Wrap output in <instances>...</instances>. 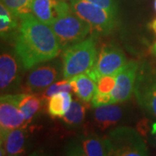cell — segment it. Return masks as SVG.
I'll list each match as a JSON object with an SVG mask.
<instances>
[{"label":"cell","mask_w":156,"mask_h":156,"mask_svg":"<svg viewBox=\"0 0 156 156\" xmlns=\"http://www.w3.org/2000/svg\"><path fill=\"white\" fill-rule=\"evenodd\" d=\"M19 19L14 48L23 69L29 70L56 58L62 49L50 25L41 22L31 12L20 16Z\"/></svg>","instance_id":"1"},{"label":"cell","mask_w":156,"mask_h":156,"mask_svg":"<svg viewBox=\"0 0 156 156\" xmlns=\"http://www.w3.org/2000/svg\"><path fill=\"white\" fill-rule=\"evenodd\" d=\"M97 56L95 35L66 48L62 55V77L69 79L80 74L89 72L94 67Z\"/></svg>","instance_id":"2"},{"label":"cell","mask_w":156,"mask_h":156,"mask_svg":"<svg viewBox=\"0 0 156 156\" xmlns=\"http://www.w3.org/2000/svg\"><path fill=\"white\" fill-rule=\"evenodd\" d=\"M69 4L72 11L89 23L95 35H108L115 30L117 15L87 0H71Z\"/></svg>","instance_id":"3"},{"label":"cell","mask_w":156,"mask_h":156,"mask_svg":"<svg viewBox=\"0 0 156 156\" xmlns=\"http://www.w3.org/2000/svg\"><path fill=\"white\" fill-rule=\"evenodd\" d=\"M110 147V155H148L147 147L142 135L129 127H119L112 129L107 136Z\"/></svg>","instance_id":"4"},{"label":"cell","mask_w":156,"mask_h":156,"mask_svg":"<svg viewBox=\"0 0 156 156\" xmlns=\"http://www.w3.org/2000/svg\"><path fill=\"white\" fill-rule=\"evenodd\" d=\"M50 26L56 35L62 50L84 40L92 32L89 23L73 11L58 18Z\"/></svg>","instance_id":"5"},{"label":"cell","mask_w":156,"mask_h":156,"mask_svg":"<svg viewBox=\"0 0 156 156\" xmlns=\"http://www.w3.org/2000/svg\"><path fill=\"white\" fill-rule=\"evenodd\" d=\"M134 94L140 106L156 118V69L148 62L140 64Z\"/></svg>","instance_id":"6"},{"label":"cell","mask_w":156,"mask_h":156,"mask_svg":"<svg viewBox=\"0 0 156 156\" xmlns=\"http://www.w3.org/2000/svg\"><path fill=\"white\" fill-rule=\"evenodd\" d=\"M23 66L15 48L2 49L0 56V89L3 94H14L20 89Z\"/></svg>","instance_id":"7"},{"label":"cell","mask_w":156,"mask_h":156,"mask_svg":"<svg viewBox=\"0 0 156 156\" xmlns=\"http://www.w3.org/2000/svg\"><path fill=\"white\" fill-rule=\"evenodd\" d=\"M62 61L55 58L39 63L31 69L26 77L24 89L28 93L44 92L49 86L62 77Z\"/></svg>","instance_id":"8"},{"label":"cell","mask_w":156,"mask_h":156,"mask_svg":"<svg viewBox=\"0 0 156 156\" xmlns=\"http://www.w3.org/2000/svg\"><path fill=\"white\" fill-rule=\"evenodd\" d=\"M64 154L71 156L110 155L108 140L95 134H80L71 139L65 146Z\"/></svg>","instance_id":"9"},{"label":"cell","mask_w":156,"mask_h":156,"mask_svg":"<svg viewBox=\"0 0 156 156\" xmlns=\"http://www.w3.org/2000/svg\"><path fill=\"white\" fill-rule=\"evenodd\" d=\"M127 62V57L118 46L106 44L101 48L94 67L87 74L97 83L99 78L115 74Z\"/></svg>","instance_id":"10"},{"label":"cell","mask_w":156,"mask_h":156,"mask_svg":"<svg viewBox=\"0 0 156 156\" xmlns=\"http://www.w3.org/2000/svg\"><path fill=\"white\" fill-rule=\"evenodd\" d=\"M21 94H3L0 99V136L13 129L27 126L19 108Z\"/></svg>","instance_id":"11"},{"label":"cell","mask_w":156,"mask_h":156,"mask_svg":"<svg viewBox=\"0 0 156 156\" xmlns=\"http://www.w3.org/2000/svg\"><path fill=\"white\" fill-rule=\"evenodd\" d=\"M140 63L130 60L116 73V83L113 89L112 103H121L128 100L134 93Z\"/></svg>","instance_id":"12"},{"label":"cell","mask_w":156,"mask_h":156,"mask_svg":"<svg viewBox=\"0 0 156 156\" xmlns=\"http://www.w3.org/2000/svg\"><path fill=\"white\" fill-rule=\"evenodd\" d=\"M71 11L70 4L65 0H34L31 5V13L48 25Z\"/></svg>","instance_id":"13"},{"label":"cell","mask_w":156,"mask_h":156,"mask_svg":"<svg viewBox=\"0 0 156 156\" xmlns=\"http://www.w3.org/2000/svg\"><path fill=\"white\" fill-rule=\"evenodd\" d=\"M0 138L1 155H19L26 150L27 133L24 128L13 129Z\"/></svg>","instance_id":"14"},{"label":"cell","mask_w":156,"mask_h":156,"mask_svg":"<svg viewBox=\"0 0 156 156\" xmlns=\"http://www.w3.org/2000/svg\"><path fill=\"white\" fill-rule=\"evenodd\" d=\"M122 115V108L115 105V103H111L95 108L93 113V118L97 128L101 131H105L116 125L121 121Z\"/></svg>","instance_id":"15"},{"label":"cell","mask_w":156,"mask_h":156,"mask_svg":"<svg viewBox=\"0 0 156 156\" xmlns=\"http://www.w3.org/2000/svg\"><path fill=\"white\" fill-rule=\"evenodd\" d=\"M69 83L72 87V91L76 95L78 99L85 102L91 101L97 91V83L87 73L69 78Z\"/></svg>","instance_id":"16"},{"label":"cell","mask_w":156,"mask_h":156,"mask_svg":"<svg viewBox=\"0 0 156 156\" xmlns=\"http://www.w3.org/2000/svg\"><path fill=\"white\" fill-rule=\"evenodd\" d=\"M72 103L70 92H60L48 100V113L52 118H62Z\"/></svg>","instance_id":"17"},{"label":"cell","mask_w":156,"mask_h":156,"mask_svg":"<svg viewBox=\"0 0 156 156\" xmlns=\"http://www.w3.org/2000/svg\"><path fill=\"white\" fill-rule=\"evenodd\" d=\"M19 17H16L4 4L0 5V31L2 39L15 37L19 27Z\"/></svg>","instance_id":"18"},{"label":"cell","mask_w":156,"mask_h":156,"mask_svg":"<svg viewBox=\"0 0 156 156\" xmlns=\"http://www.w3.org/2000/svg\"><path fill=\"white\" fill-rule=\"evenodd\" d=\"M43 100L35 93H23L19 99V108L24 115L26 124L31 122L35 115L40 111Z\"/></svg>","instance_id":"19"},{"label":"cell","mask_w":156,"mask_h":156,"mask_svg":"<svg viewBox=\"0 0 156 156\" xmlns=\"http://www.w3.org/2000/svg\"><path fill=\"white\" fill-rule=\"evenodd\" d=\"M88 104L89 102H85L82 100L72 101L69 109L62 118L65 124L73 128L81 125L84 121L85 114L88 109Z\"/></svg>","instance_id":"20"},{"label":"cell","mask_w":156,"mask_h":156,"mask_svg":"<svg viewBox=\"0 0 156 156\" xmlns=\"http://www.w3.org/2000/svg\"><path fill=\"white\" fill-rule=\"evenodd\" d=\"M34 0H1V3L16 16L19 17L23 14L31 12V5Z\"/></svg>","instance_id":"21"},{"label":"cell","mask_w":156,"mask_h":156,"mask_svg":"<svg viewBox=\"0 0 156 156\" xmlns=\"http://www.w3.org/2000/svg\"><path fill=\"white\" fill-rule=\"evenodd\" d=\"M70 92L72 91V87L69 83V79L63 78L62 80H58L52 83L50 86H49L47 89H45L41 95L42 100H49L51 96H53L56 94H58L60 92Z\"/></svg>","instance_id":"22"},{"label":"cell","mask_w":156,"mask_h":156,"mask_svg":"<svg viewBox=\"0 0 156 156\" xmlns=\"http://www.w3.org/2000/svg\"><path fill=\"white\" fill-rule=\"evenodd\" d=\"M116 83V73L113 75L103 76L97 82V90L101 93L111 94Z\"/></svg>","instance_id":"23"},{"label":"cell","mask_w":156,"mask_h":156,"mask_svg":"<svg viewBox=\"0 0 156 156\" xmlns=\"http://www.w3.org/2000/svg\"><path fill=\"white\" fill-rule=\"evenodd\" d=\"M112 103V95L111 94H105L99 92L98 90L94 95V97L91 100V106L94 108L108 105Z\"/></svg>","instance_id":"24"},{"label":"cell","mask_w":156,"mask_h":156,"mask_svg":"<svg viewBox=\"0 0 156 156\" xmlns=\"http://www.w3.org/2000/svg\"><path fill=\"white\" fill-rule=\"evenodd\" d=\"M87 1L93 3L96 5L101 6L118 16V10H119L118 0H87Z\"/></svg>","instance_id":"25"},{"label":"cell","mask_w":156,"mask_h":156,"mask_svg":"<svg viewBox=\"0 0 156 156\" xmlns=\"http://www.w3.org/2000/svg\"><path fill=\"white\" fill-rule=\"evenodd\" d=\"M137 131L140 134L142 135V137H146L147 134L150 132L151 125L149 120L147 119H142L140 120L139 122L137 123Z\"/></svg>","instance_id":"26"},{"label":"cell","mask_w":156,"mask_h":156,"mask_svg":"<svg viewBox=\"0 0 156 156\" xmlns=\"http://www.w3.org/2000/svg\"><path fill=\"white\" fill-rule=\"evenodd\" d=\"M150 134L151 135H152V137H151L152 143L156 147V122L153 123V124L151 125Z\"/></svg>","instance_id":"27"},{"label":"cell","mask_w":156,"mask_h":156,"mask_svg":"<svg viewBox=\"0 0 156 156\" xmlns=\"http://www.w3.org/2000/svg\"><path fill=\"white\" fill-rule=\"evenodd\" d=\"M149 26H150V29L156 34V18L154 20V21H152L151 23L149 24Z\"/></svg>","instance_id":"28"},{"label":"cell","mask_w":156,"mask_h":156,"mask_svg":"<svg viewBox=\"0 0 156 156\" xmlns=\"http://www.w3.org/2000/svg\"><path fill=\"white\" fill-rule=\"evenodd\" d=\"M152 53L156 56V42L154 44L153 47H152Z\"/></svg>","instance_id":"29"},{"label":"cell","mask_w":156,"mask_h":156,"mask_svg":"<svg viewBox=\"0 0 156 156\" xmlns=\"http://www.w3.org/2000/svg\"><path fill=\"white\" fill-rule=\"evenodd\" d=\"M154 9L156 11V0H154Z\"/></svg>","instance_id":"30"},{"label":"cell","mask_w":156,"mask_h":156,"mask_svg":"<svg viewBox=\"0 0 156 156\" xmlns=\"http://www.w3.org/2000/svg\"><path fill=\"white\" fill-rule=\"evenodd\" d=\"M65 1H69V2H70L71 0H65Z\"/></svg>","instance_id":"31"}]
</instances>
